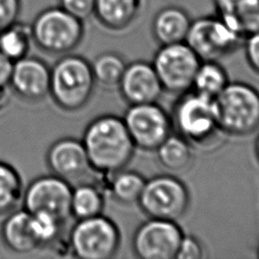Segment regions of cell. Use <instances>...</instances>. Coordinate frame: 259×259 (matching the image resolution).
Segmentation results:
<instances>
[{
  "mask_svg": "<svg viewBox=\"0 0 259 259\" xmlns=\"http://www.w3.org/2000/svg\"><path fill=\"white\" fill-rule=\"evenodd\" d=\"M95 83L90 62L80 55L65 54L51 68L50 95L62 110L77 111L90 100Z\"/></svg>",
  "mask_w": 259,
  "mask_h": 259,
  "instance_id": "7a4b0ae2",
  "label": "cell"
},
{
  "mask_svg": "<svg viewBox=\"0 0 259 259\" xmlns=\"http://www.w3.org/2000/svg\"><path fill=\"white\" fill-rule=\"evenodd\" d=\"M94 80L105 87H116L126 63L115 52H104L97 55L90 63Z\"/></svg>",
  "mask_w": 259,
  "mask_h": 259,
  "instance_id": "484cf974",
  "label": "cell"
},
{
  "mask_svg": "<svg viewBox=\"0 0 259 259\" xmlns=\"http://www.w3.org/2000/svg\"><path fill=\"white\" fill-rule=\"evenodd\" d=\"M82 143L91 168L107 175L125 168L136 149L122 117L114 114L92 119L84 130Z\"/></svg>",
  "mask_w": 259,
  "mask_h": 259,
  "instance_id": "6da1fadb",
  "label": "cell"
},
{
  "mask_svg": "<svg viewBox=\"0 0 259 259\" xmlns=\"http://www.w3.org/2000/svg\"><path fill=\"white\" fill-rule=\"evenodd\" d=\"M51 68L34 56H25L13 62L8 85L21 99L37 102L50 94Z\"/></svg>",
  "mask_w": 259,
  "mask_h": 259,
  "instance_id": "4fadbf2b",
  "label": "cell"
},
{
  "mask_svg": "<svg viewBox=\"0 0 259 259\" xmlns=\"http://www.w3.org/2000/svg\"><path fill=\"white\" fill-rule=\"evenodd\" d=\"M170 118L172 130L191 145H206L221 132L213 98L192 89L179 94Z\"/></svg>",
  "mask_w": 259,
  "mask_h": 259,
  "instance_id": "5b68a950",
  "label": "cell"
},
{
  "mask_svg": "<svg viewBox=\"0 0 259 259\" xmlns=\"http://www.w3.org/2000/svg\"><path fill=\"white\" fill-rule=\"evenodd\" d=\"M23 190L19 172L11 164L0 160V215L9 213L18 205Z\"/></svg>",
  "mask_w": 259,
  "mask_h": 259,
  "instance_id": "d4e9b609",
  "label": "cell"
},
{
  "mask_svg": "<svg viewBox=\"0 0 259 259\" xmlns=\"http://www.w3.org/2000/svg\"><path fill=\"white\" fill-rule=\"evenodd\" d=\"M191 144L177 134H170L155 150L161 166L172 172L185 171L192 162Z\"/></svg>",
  "mask_w": 259,
  "mask_h": 259,
  "instance_id": "ffe728a7",
  "label": "cell"
},
{
  "mask_svg": "<svg viewBox=\"0 0 259 259\" xmlns=\"http://www.w3.org/2000/svg\"><path fill=\"white\" fill-rule=\"evenodd\" d=\"M30 212L24 209H13L7 213L1 227L3 244L16 254H28L40 248L30 228Z\"/></svg>",
  "mask_w": 259,
  "mask_h": 259,
  "instance_id": "ac0fdd59",
  "label": "cell"
},
{
  "mask_svg": "<svg viewBox=\"0 0 259 259\" xmlns=\"http://www.w3.org/2000/svg\"><path fill=\"white\" fill-rule=\"evenodd\" d=\"M204 250L201 242L191 235H184L179 243L175 259H200Z\"/></svg>",
  "mask_w": 259,
  "mask_h": 259,
  "instance_id": "83f0119b",
  "label": "cell"
},
{
  "mask_svg": "<svg viewBox=\"0 0 259 259\" xmlns=\"http://www.w3.org/2000/svg\"><path fill=\"white\" fill-rule=\"evenodd\" d=\"M254 151H255V156L257 158V161L259 163V134L255 140V143H254Z\"/></svg>",
  "mask_w": 259,
  "mask_h": 259,
  "instance_id": "836d02e7",
  "label": "cell"
},
{
  "mask_svg": "<svg viewBox=\"0 0 259 259\" xmlns=\"http://www.w3.org/2000/svg\"><path fill=\"white\" fill-rule=\"evenodd\" d=\"M46 163L52 174L71 184L92 169L82 140L74 137L60 138L52 143L46 153Z\"/></svg>",
  "mask_w": 259,
  "mask_h": 259,
  "instance_id": "5bb4252c",
  "label": "cell"
},
{
  "mask_svg": "<svg viewBox=\"0 0 259 259\" xmlns=\"http://www.w3.org/2000/svg\"><path fill=\"white\" fill-rule=\"evenodd\" d=\"M191 21L188 12L182 7L164 6L154 15L151 32L160 46L185 41Z\"/></svg>",
  "mask_w": 259,
  "mask_h": 259,
  "instance_id": "e0dca14e",
  "label": "cell"
},
{
  "mask_svg": "<svg viewBox=\"0 0 259 259\" xmlns=\"http://www.w3.org/2000/svg\"><path fill=\"white\" fill-rule=\"evenodd\" d=\"M142 0H95L93 15L106 29L119 31L138 18Z\"/></svg>",
  "mask_w": 259,
  "mask_h": 259,
  "instance_id": "d6986e66",
  "label": "cell"
},
{
  "mask_svg": "<svg viewBox=\"0 0 259 259\" xmlns=\"http://www.w3.org/2000/svg\"><path fill=\"white\" fill-rule=\"evenodd\" d=\"M71 253L80 259H109L118 251L120 233L115 223L101 214L77 220L69 234Z\"/></svg>",
  "mask_w": 259,
  "mask_h": 259,
  "instance_id": "8992f818",
  "label": "cell"
},
{
  "mask_svg": "<svg viewBox=\"0 0 259 259\" xmlns=\"http://www.w3.org/2000/svg\"><path fill=\"white\" fill-rule=\"evenodd\" d=\"M95 0H59L60 6L83 21L93 15Z\"/></svg>",
  "mask_w": 259,
  "mask_h": 259,
  "instance_id": "f546056e",
  "label": "cell"
},
{
  "mask_svg": "<svg viewBox=\"0 0 259 259\" xmlns=\"http://www.w3.org/2000/svg\"><path fill=\"white\" fill-rule=\"evenodd\" d=\"M122 120L136 148L155 151L172 133L170 114L157 102L130 104Z\"/></svg>",
  "mask_w": 259,
  "mask_h": 259,
  "instance_id": "30bf717a",
  "label": "cell"
},
{
  "mask_svg": "<svg viewBox=\"0 0 259 259\" xmlns=\"http://www.w3.org/2000/svg\"><path fill=\"white\" fill-rule=\"evenodd\" d=\"M31 41L30 24L17 20L0 31V53L15 62L28 55Z\"/></svg>",
  "mask_w": 259,
  "mask_h": 259,
  "instance_id": "cb8c5ba5",
  "label": "cell"
},
{
  "mask_svg": "<svg viewBox=\"0 0 259 259\" xmlns=\"http://www.w3.org/2000/svg\"><path fill=\"white\" fill-rule=\"evenodd\" d=\"M30 228L40 248L52 245L60 237L64 222L46 211L30 213Z\"/></svg>",
  "mask_w": 259,
  "mask_h": 259,
  "instance_id": "4316f807",
  "label": "cell"
},
{
  "mask_svg": "<svg viewBox=\"0 0 259 259\" xmlns=\"http://www.w3.org/2000/svg\"><path fill=\"white\" fill-rule=\"evenodd\" d=\"M214 14L245 38L259 29V0H212Z\"/></svg>",
  "mask_w": 259,
  "mask_h": 259,
  "instance_id": "2e32d148",
  "label": "cell"
},
{
  "mask_svg": "<svg viewBox=\"0 0 259 259\" xmlns=\"http://www.w3.org/2000/svg\"><path fill=\"white\" fill-rule=\"evenodd\" d=\"M104 203V195L98 186L87 182L73 186L71 194V215L76 220L101 214Z\"/></svg>",
  "mask_w": 259,
  "mask_h": 259,
  "instance_id": "44dd1931",
  "label": "cell"
},
{
  "mask_svg": "<svg viewBox=\"0 0 259 259\" xmlns=\"http://www.w3.org/2000/svg\"><path fill=\"white\" fill-rule=\"evenodd\" d=\"M73 185L54 175H41L34 178L23 190L22 207L30 213L49 212L66 223L71 215V194Z\"/></svg>",
  "mask_w": 259,
  "mask_h": 259,
  "instance_id": "8fae6325",
  "label": "cell"
},
{
  "mask_svg": "<svg viewBox=\"0 0 259 259\" xmlns=\"http://www.w3.org/2000/svg\"><path fill=\"white\" fill-rule=\"evenodd\" d=\"M244 40L247 63L249 67L259 75V29L247 35Z\"/></svg>",
  "mask_w": 259,
  "mask_h": 259,
  "instance_id": "4dcf8cb0",
  "label": "cell"
},
{
  "mask_svg": "<svg viewBox=\"0 0 259 259\" xmlns=\"http://www.w3.org/2000/svg\"><path fill=\"white\" fill-rule=\"evenodd\" d=\"M189 202V191L179 178L160 174L146 179L138 204L148 218L176 221L187 211Z\"/></svg>",
  "mask_w": 259,
  "mask_h": 259,
  "instance_id": "52a82bcc",
  "label": "cell"
},
{
  "mask_svg": "<svg viewBox=\"0 0 259 259\" xmlns=\"http://www.w3.org/2000/svg\"><path fill=\"white\" fill-rule=\"evenodd\" d=\"M213 102L222 133L243 137L259 128V91L252 85L229 82Z\"/></svg>",
  "mask_w": 259,
  "mask_h": 259,
  "instance_id": "3957f363",
  "label": "cell"
},
{
  "mask_svg": "<svg viewBox=\"0 0 259 259\" xmlns=\"http://www.w3.org/2000/svg\"><path fill=\"white\" fill-rule=\"evenodd\" d=\"M228 83V74L218 61H201L194 75L191 89L209 98H214Z\"/></svg>",
  "mask_w": 259,
  "mask_h": 259,
  "instance_id": "603a6c76",
  "label": "cell"
},
{
  "mask_svg": "<svg viewBox=\"0 0 259 259\" xmlns=\"http://www.w3.org/2000/svg\"><path fill=\"white\" fill-rule=\"evenodd\" d=\"M182 236L176 221L148 218L134 233V254L141 259H175Z\"/></svg>",
  "mask_w": 259,
  "mask_h": 259,
  "instance_id": "7c38bea8",
  "label": "cell"
},
{
  "mask_svg": "<svg viewBox=\"0 0 259 259\" xmlns=\"http://www.w3.org/2000/svg\"><path fill=\"white\" fill-rule=\"evenodd\" d=\"M243 40L215 14L193 19L185 38L201 61H219L234 53Z\"/></svg>",
  "mask_w": 259,
  "mask_h": 259,
  "instance_id": "9c48e42d",
  "label": "cell"
},
{
  "mask_svg": "<svg viewBox=\"0 0 259 259\" xmlns=\"http://www.w3.org/2000/svg\"><path fill=\"white\" fill-rule=\"evenodd\" d=\"M116 87L128 105L157 102L164 91L153 65L146 61L126 64Z\"/></svg>",
  "mask_w": 259,
  "mask_h": 259,
  "instance_id": "9a60e30c",
  "label": "cell"
},
{
  "mask_svg": "<svg viewBox=\"0 0 259 259\" xmlns=\"http://www.w3.org/2000/svg\"><path fill=\"white\" fill-rule=\"evenodd\" d=\"M256 253H257V257L259 258V242L257 244V249H256Z\"/></svg>",
  "mask_w": 259,
  "mask_h": 259,
  "instance_id": "e575fe53",
  "label": "cell"
},
{
  "mask_svg": "<svg viewBox=\"0 0 259 259\" xmlns=\"http://www.w3.org/2000/svg\"><path fill=\"white\" fill-rule=\"evenodd\" d=\"M21 0H0V31L18 20Z\"/></svg>",
  "mask_w": 259,
  "mask_h": 259,
  "instance_id": "f1b7e54d",
  "label": "cell"
},
{
  "mask_svg": "<svg viewBox=\"0 0 259 259\" xmlns=\"http://www.w3.org/2000/svg\"><path fill=\"white\" fill-rule=\"evenodd\" d=\"M201 60L185 42L163 45L156 51L152 65L163 90L181 94L191 89Z\"/></svg>",
  "mask_w": 259,
  "mask_h": 259,
  "instance_id": "ba28073f",
  "label": "cell"
},
{
  "mask_svg": "<svg viewBox=\"0 0 259 259\" xmlns=\"http://www.w3.org/2000/svg\"><path fill=\"white\" fill-rule=\"evenodd\" d=\"M110 177L109 191L115 201L125 205L138 203L146 182L141 173L123 168L110 174Z\"/></svg>",
  "mask_w": 259,
  "mask_h": 259,
  "instance_id": "7402d4cb",
  "label": "cell"
},
{
  "mask_svg": "<svg viewBox=\"0 0 259 259\" xmlns=\"http://www.w3.org/2000/svg\"><path fill=\"white\" fill-rule=\"evenodd\" d=\"M6 87L7 86L0 87V110H2L5 106H7L9 101V94Z\"/></svg>",
  "mask_w": 259,
  "mask_h": 259,
  "instance_id": "d6a6232c",
  "label": "cell"
},
{
  "mask_svg": "<svg viewBox=\"0 0 259 259\" xmlns=\"http://www.w3.org/2000/svg\"><path fill=\"white\" fill-rule=\"evenodd\" d=\"M32 42L49 55H65L74 51L83 40V20L59 6L39 11L30 23Z\"/></svg>",
  "mask_w": 259,
  "mask_h": 259,
  "instance_id": "277c9868",
  "label": "cell"
},
{
  "mask_svg": "<svg viewBox=\"0 0 259 259\" xmlns=\"http://www.w3.org/2000/svg\"><path fill=\"white\" fill-rule=\"evenodd\" d=\"M13 62L0 53V87L8 86Z\"/></svg>",
  "mask_w": 259,
  "mask_h": 259,
  "instance_id": "1f68e13d",
  "label": "cell"
}]
</instances>
